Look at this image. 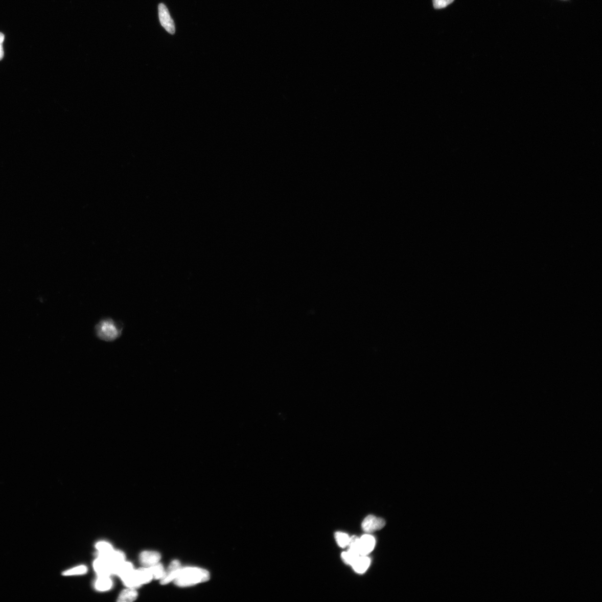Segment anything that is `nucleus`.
Returning <instances> with one entry per match:
<instances>
[{
	"label": "nucleus",
	"instance_id": "obj_1",
	"mask_svg": "<svg viewBox=\"0 0 602 602\" xmlns=\"http://www.w3.org/2000/svg\"><path fill=\"white\" fill-rule=\"evenodd\" d=\"M210 578V574L205 569L194 567H181L174 581L177 586L186 587L205 582Z\"/></svg>",
	"mask_w": 602,
	"mask_h": 602
},
{
	"label": "nucleus",
	"instance_id": "obj_2",
	"mask_svg": "<svg viewBox=\"0 0 602 602\" xmlns=\"http://www.w3.org/2000/svg\"><path fill=\"white\" fill-rule=\"evenodd\" d=\"M97 333L101 339L106 341L115 340L121 334V329L111 319L101 321L97 327Z\"/></svg>",
	"mask_w": 602,
	"mask_h": 602
},
{
	"label": "nucleus",
	"instance_id": "obj_3",
	"mask_svg": "<svg viewBox=\"0 0 602 602\" xmlns=\"http://www.w3.org/2000/svg\"><path fill=\"white\" fill-rule=\"evenodd\" d=\"M158 16L159 21L162 26L171 34L175 33V26L173 19L170 15L169 10L164 4H161L158 6Z\"/></svg>",
	"mask_w": 602,
	"mask_h": 602
},
{
	"label": "nucleus",
	"instance_id": "obj_4",
	"mask_svg": "<svg viewBox=\"0 0 602 602\" xmlns=\"http://www.w3.org/2000/svg\"><path fill=\"white\" fill-rule=\"evenodd\" d=\"M385 525V521L383 519L368 515L362 522V528L364 531L369 534L383 529Z\"/></svg>",
	"mask_w": 602,
	"mask_h": 602
},
{
	"label": "nucleus",
	"instance_id": "obj_5",
	"mask_svg": "<svg viewBox=\"0 0 602 602\" xmlns=\"http://www.w3.org/2000/svg\"><path fill=\"white\" fill-rule=\"evenodd\" d=\"M94 568L98 576H110L114 574V568L107 558L98 557L94 563Z\"/></svg>",
	"mask_w": 602,
	"mask_h": 602
},
{
	"label": "nucleus",
	"instance_id": "obj_6",
	"mask_svg": "<svg viewBox=\"0 0 602 602\" xmlns=\"http://www.w3.org/2000/svg\"><path fill=\"white\" fill-rule=\"evenodd\" d=\"M375 546L376 539L369 534H365L359 539L358 553L360 555H367L373 550Z\"/></svg>",
	"mask_w": 602,
	"mask_h": 602
},
{
	"label": "nucleus",
	"instance_id": "obj_7",
	"mask_svg": "<svg viewBox=\"0 0 602 602\" xmlns=\"http://www.w3.org/2000/svg\"><path fill=\"white\" fill-rule=\"evenodd\" d=\"M161 555L155 551H144L140 555V561L143 566L149 568L159 563Z\"/></svg>",
	"mask_w": 602,
	"mask_h": 602
},
{
	"label": "nucleus",
	"instance_id": "obj_8",
	"mask_svg": "<svg viewBox=\"0 0 602 602\" xmlns=\"http://www.w3.org/2000/svg\"><path fill=\"white\" fill-rule=\"evenodd\" d=\"M181 568V564L179 561L175 560L172 562L168 570L165 571L164 578L161 580V584L167 585L171 581H174Z\"/></svg>",
	"mask_w": 602,
	"mask_h": 602
},
{
	"label": "nucleus",
	"instance_id": "obj_9",
	"mask_svg": "<svg viewBox=\"0 0 602 602\" xmlns=\"http://www.w3.org/2000/svg\"><path fill=\"white\" fill-rule=\"evenodd\" d=\"M370 564L369 558L366 555H360L353 564L352 567L356 573L362 574L366 572Z\"/></svg>",
	"mask_w": 602,
	"mask_h": 602
},
{
	"label": "nucleus",
	"instance_id": "obj_10",
	"mask_svg": "<svg viewBox=\"0 0 602 602\" xmlns=\"http://www.w3.org/2000/svg\"><path fill=\"white\" fill-rule=\"evenodd\" d=\"M113 583L109 576H98L95 582V588L100 592H106L111 589Z\"/></svg>",
	"mask_w": 602,
	"mask_h": 602
},
{
	"label": "nucleus",
	"instance_id": "obj_11",
	"mask_svg": "<svg viewBox=\"0 0 602 602\" xmlns=\"http://www.w3.org/2000/svg\"><path fill=\"white\" fill-rule=\"evenodd\" d=\"M124 585L128 588H136L141 586V583L136 572V570H133L132 572L122 579Z\"/></svg>",
	"mask_w": 602,
	"mask_h": 602
},
{
	"label": "nucleus",
	"instance_id": "obj_12",
	"mask_svg": "<svg viewBox=\"0 0 602 602\" xmlns=\"http://www.w3.org/2000/svg\"><path fill=\"white\" fill-rule=\"evenodd\" d=\"M98 550V557L108 558L114 550L113 546L107 542H98L96 545Z\"/></svg>",
	"mask_w": 602,
	"mask_h": 602
},
{
	"label": "nucleus",
	"instance_id": "obj_13",
	"mask_svg": "<svg viewBox=\"0 0 602 602\" xmlns=\"http://www.w3.org/2000/svg\"><path fill=\"white\" fill-rule=\"evenodd\" d=\"M137 596L138 593L134 588H128L120 593L118 601L119 602H131L136 600Z\"/></svg>",
	"mask_w": 602,
	"mask_h": 602
},
{
	"label": "nucleus",
	"instance_id": "obj_14",
	"mask_svg": "<svg viewBox=\"0 0 602 602\" xmlns=\"http://www.w3.org/2000/svg\"><path fill=\"white\" fill-rule=\"evenodd\" d=\"M133 570L132 563L125 561L115 568L114 574L118 575L122 580L132 572Z\"/></svg>",
	"mask_w": 602,
	"mask_h": 602
},
{
	"label": "nucleus",
	"instance_id": "obj_15",
	"mask_svg": "<svg viewBox=\"0 0 602 602\" xmlns=\"http://www.w3.org/2000/svg\"><path fill=\"white\" fill-rule=\"evenodd\" d=\"M107 559L111 563L114 568V573L115 568L121 563L125 561V555L124 552L121 551H115L114 550Z\"/></svg>",
	"mask_w": 602,
	"mask_h": 602
},
{
	"label": "nucleus",
	"instance_id": "obj_16",
	"mask_svg": "<svg viewBox=\"0 0 602 602\" xmlns=\"http://www.w3.org/2000/svg\"><path fill=\"white\" fill-rule=\"evenodd\" d=\"M136 572L141 585L147 584L152 579L153 576L149 568L144 567L136 570Z\"/></svg>",
	"mask_w": 602,
	"mask_h": 602
},
{
	"label": "nucleus",
	"instance_id": "obj_17",
	"mask_svg": "<svg viewBox=\"0 0 602 602\" xmlns=\"http://www.w3.org/2000/svg\"><path fill=\"white\" fill-rule=\"evenodd\" d=\"M359 556L357 552L350 549L347 551L343 552L341 555L343 562L351 566Z\"/></svg>",
	"mask_w": 602,
	"mask_h": 602
},
{
	"label": "nucleus",
	"instance_id": "obj_18",
	"mask_svg": "<svg viewBox=\"0 0 602 602\" xmlns=\"http://www.w3.org/2000/svg\"><path fill=\"white\" fill-rule=\"evenodd\" d=\"M149 568L153 579L161 580L164 578L165 570L161 564L158 563Z\"/></svg>",
	"mask_w": 602,
	"mask_h": 602
},
{
	"label": "nucleus",
	"instance_id": "obj_19",
	"mask_svg": "<svg viewBox=\"0 0 602 602\" xmlns=\"http://www.w3.org/2000/svg\"><path fill=\"white\" fill-rule=\"evenodd\" d=\"M87 567L82 565V566H79L65 571L63 573V575L65 576L83 575L87 573Z\"/></svg>",
	"mask_w": 602,
	"mask_h": 602
},
{
	"label": "nucleus",
	"instance_id": "obj_20",
	"mask_svg": "<svg viewBox=\"0 0 602 602\" xmlns=\"http://www.w3.org/2000/svg\"><path fill=\"white\" fill-rule=\"evenodd\" d=\"M335 538L337 543L341 548H345L348 546L350 538L348 534L341 532H337L335 534Z\"/></svg>",
	"mask_w": 602,
	"mask_h": 602
},
{
	"label": "nucleus",
	"instance_id": "obj_21",
	"mask_svg": "<svg viewBox=\"0 0 602 602\" xmlns=\"http://www.w3.org/2000/svg\"><path fill=\"white\" fill-rule=\"evenodd\" d=\"M454 1V0H433V4L435 9H441L447 7Z\"/></svg>",
	"mask_w": 602,
	"mask_h": 602
},
{
	"label": "nucleus",
	"instance_id": "obj_22",
	"mask_svg": "<svg viewBox=\"0 0 602 602\" xmlns=\"http://www.w3.org/2000/svg\"><path fill=\"white\" fill-rule=\"evenodd\" d=\"M4 39H5L4 35L3 33H0V60L3 59V58L4 57V49H3V47Z\"/></svg>",
	"mask_w": 602,
	"mask_h": 602
}]
</instances>
